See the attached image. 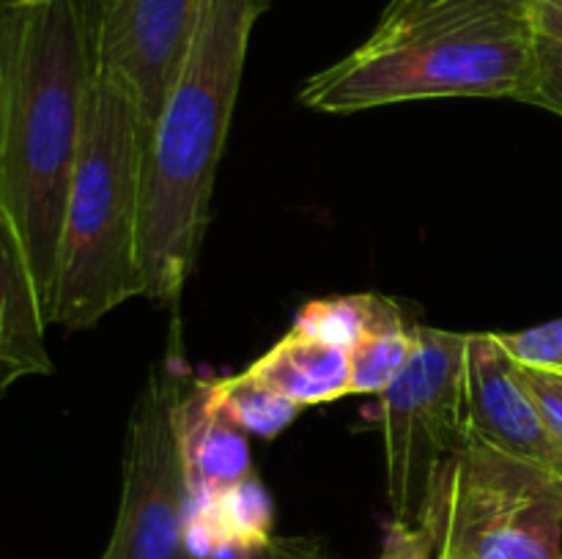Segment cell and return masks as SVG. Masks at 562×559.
Here are the masks:
<instances>
[{
    "mask_svg": "<svg viewBox=\"0 0 562 559\" xmlns=\"http://www.w3.org/2000/svg\"><path fill=\"white\" fill-rule=\"evenodd\" d=\"M434 559H560L562 482L467 442L439 471L420 521Z\"/></svg>",
    "mask_w": 562,
    "mask_h": 559,
    "instance_id": "5b68a950",
    "label": "cell"
},
{
    "mask_svg": "<svg viewBox=\"0 0 562 559\" xmlns=\"http://www.w3.org/2000/svg\"><path fill=\"white\" fill-rule=\"evenodd\" d=\"M467 442L486 444L562 482V442L494 332H470L464 351Z\"/></svg>",
    "mask_w": 562,
    "mask_h": 559,
    "instance_id": "9c48e42d",
    "label": "cell"
},
{
    "mask_svg": "<svg viewBox=\"0 0 562 559\" xmlns=\"http://www.w3.org/2000/svg\"><path fill=\"white\" fill-rule=\"evenodd\" d=\"M538 53H541V69L527 104H536L562 118V49L538 36Z\"/></svg>",
    "mask_w": 562,
    "mask_h": 559,
    "instance_id": "ac0fdd59",
    "label": "cell"
},
{
    "mask_svg": "<svg viewBox=\"0 0 562 559\" xmlns=\"http://www.w3.org/2000/svg\"><path fill=\"white\" fill-rule=\"evenodd\" d=\"M176 436L184 464L190 502L236 486L256 475L247 447V433L239 431L209 395V381H192L179 389L173 406Z\"/></svg>",
    "mask_w": 562,
    "mask_h": 559,
    "instance_id": "30bf717a",
    "label": "cell"
},
{
    "mask_svg": "<svg viewBox=\"0 0 562 559\" xmlns=\"http://www.w3.org/2000/svg\"><path fill=\"white\" fill-rule=\"evenodd\" d=\"M269 0H203L181 69L143 153V296L176 305L195 269L214 179L245 77L247 49Z\"/></svg>",
    "mask_w": 562,
    "mask_h": 559,
    "instance_id": "3957f363",
    "label": "cell"
},
{
    "mask_svg": "<svg viewBox=\"0 0 562 559\" xmlns=\"http://www.w3.org/2000/svg\"><path fill=\"white\" fill-rule=\"evenodd\" d=\"M467 334L417 323L409 362L379 395L387 499L395 521H420L439 471L467 444Z\"/></svg>",
    "mask_w": 562,
    "mask_h": 559,
    "instance_id": "8992f818",
    "label": "cell"
},
{
    "mask_svg": "<svg viewBox=\"0 0 562 559\" xmlns=\"http://www.w3.org/2000/svg\"><path fill=\"white\" fill-rule=\"evenodd\" d=\"M209 395L214 406L234 422L247 436L274 438L280 431L291 425L300 417L302 406L291 398L280 395L250 370H241L228 378H214L209 381Z\"/></svg>",
    "mask_w": 562,
    "mask_h": 559,
    "instance_id": "9a60e30c",
    "label": "cell"
},
{
    "mask_svg": "<svg viewBox=\"0 0 562 559\" xmlns=\"http://www.w3.org/2000/svg\"><path fill=\"white\" fill-rule=\"evenodd\" d=\"M499 345L510 354V360L521 367H536V370L562 373V318L538 323L521 332H494Z\"/></svg>",
    "mask_w": 562,
    "mask_h": 559,
    "instance_id": "e0dca14e",
    "label": "cell"
},
{
    "mask_svg": "<svg viewBox=\"0 0 562 559\" xmlns=\"http://www.w3.org/2000/svg\"><path fill=\"white\" fill-rule=\"evenodd\" d=\"M234 559H329L322 543L313 537H269L263 546Z\"/></svg>",
    "mask_w": 562,
    "mask_h": 559,
    "instance_id": "44dd1931",
    "label": "cell"
},
{
    "mask_svg": "<svg viewBox=\"0 0 562 559\" xmlns=\"http://www.w3.org/2000/svg\"><path fill=\"white\" fill-rule=\"evenodd\" d=\"M99 11L102 0H0V223L49 327Z\"/></svg>",
    "mask_w": 562,
    "mask_h": 559,
    "instance_id": "6da1fadb",
    "label": "cell"
},
{
    "mask_svg": "<svg viewBox=\"0 0 562 559\" xmlns=\"http://www.w3.org/2000/svg\"><path fill=\"white\" fill-rule=\"evenodd\" d=\"M532 20H536L538 36L562 49V0H536Z\"/></svg>",
    "mask_w": 562,
    "mask_h": 559,
    "instance_id": "7402d4cb",
    "label": "cell"
},
{
    "mask_svg": "<svg viewBox=\"0 0 562 559\" xmlns=\"http://www.w3.org/2000/svg\"><path fill=\"white\" fill-rule=\"evenodd\" d=\"M272 535V499L256 475L223 491L190 502L187 546L195 559L220 551L239 554L263 546Z\"/></svg>",
    "mask_w": 562,
    "mask_h": 559,
    "instance_id": "4fadbf2b",
    "label": "cell"
},
{
    "mask_svg": "<svg viewBox=\"0 0 562 559\" xmlns=\"http://www.w3.org/2000/svg\"><path fill=\"white\" fill-rule=\"evenodd\" d=\"M521 376H525L527 387L536 395L538 406H541V411L547 414L549 425L554 427V433H558V438L562 442V373L521 367Z\"/></svg>",
    "mask_w": 562,
    "mask_h": 559,
    "instance_id": "ffe728a7",
    "label": "cell"
},
{
    "mask_svg": "<svg viewBox=\"0 0 562 559\" xmlns=\"http://www.w3.org/2000/svg\"><path fill=\"white\" fill-rule=\"evenodd\" d=\"M47 327L14 239L0 223V398L22 378L53 373Z\"/></svg>",
    "mask_w": 562,
    "mask_h": 559,
    "instance_id": "8fae6325",
    "label": "cell"
},
{
    "mask_svg": "<svg viewBox=\"0 0 562 559\" xmlns=\"http://www.w3.org/2000/svg\"><path fill=\"white\" fill-rule=\"evenodd\" d=\"M179 389L176 378L148 373L132 406L119 515L99 559H195L187 546L190 488L173 422Z\"/></svg>",
    "mask_w": 562,
    "mask_h": 559,
    "instance_id": "52a82bcc",
    "label": "cell"
},
{
    "mask_svg": "<svg viewBox=\"0 0 562 559\" xmlns=\"http://www.w3.org/2000/svg\"><path fill=\"white\" fill-rule=\"evenodd\" d=\"M415 327L406 318L368 332L355 349L351 360L349 395H382L398 378L415 349Z\"/></svg>",
    "mask_w": 562,
    "mask_h": 559,
    "instance_id": "2e32d148",
    "label": "cell"
},
{
    "mask_svg": "<svg viewBox=\"0 0 562 559\" xmlns=\"http://www.w3.org/2000/svg\"><path fill=\"white\" fill-rule=\"evenodd\" d=\"M201 9L203 0H102L99 69L135 102L146 146L190 49Z\"/></svg>",
    "mask_w": 562,
    "mask_h": 559,
    "instance_id": "ba28073f",
    "label": "cell"
},
{
    "mask_svg": "<svg viewBox=\"0 0 562 559\" xmlns=\"http://www.w3.org/2000/svg\"><path fill=\"white\" fill-rule=\"evenodd\" d=\"M376 559H434V537L426 524L390 521L382 554Z\"/></svg>",
    "mask_w": 562,
    "mask_h": 559,
    "instance_id": "d6986e66",
    "label": "cell"
},
{
    "mask_svg": "<svg viewBox=\"0 0 562 559\" xmlns=\"http://www.w3.org/2000/svg\"><path fill=\"white\" fill-rule=\"evenodd\" d=\"M247 370L302 409L344 398L351 384L349 351L300 329H289V334H283Z\"/></svg>",
    "mask_w": 562,
    "mask_h": 559,
    "instance_id": "7c38bea8",
    "label": "cell"
},
{
    "mask_svg": "<svg viewBox=\"0 0 562 559\" xmlns=\"http://www.w3.org/2000/svg\"><path fill=\"white\" fill-rule=\"evenodd\" d=\"M146 129L130 93L97 66L69 181L53 323L91 329L143 296L140 197Z\"/></svg>",
    "mask_w": 562,
    "mask_h": 559,
    "instance_id": "277c9868",
    "label": "cell"
},
{
    "mask_svg": "<svg viewBox=\"0 0 562 559\" xmlns=\"http://www.w3.org/2000/svg\"><path fill=\"white\" fill-rule=\"evenodd\" d=\"M560 559H562V554H560Z\"/></svg>",
    "mask_w": 562,
    "mask_h": 559,
    "instance_id": "603a6c76",
    "label": "cell"
},
{
    "mask_svg": "<svg viewBox=\"0 0 562 559\" xmlns=\"http://www.w3.org/2000/svg\"><path fill=\"white\" fill-rule=\"evenodd\" d=\"M536 0H390L371 36L307 77L300 104L362 113L426 99L527 104L541 69Z\"/></svg>",
    "mask_w": 562,
    "mask_h": 559,
    "instance_id": "7a4b0ae2",
    "label": "cell"
},
{
    "mask_svg": "<svg viewBox=\"0 0 562 559\" xmlns=\"http://www.w3.org/2000/svg\"><path fill=\"white\" fill-rule=\"evenodd\" d=\"M404 312L393 299L379 294H349L313 299L296 312L294 327L311 338L351 351L368 332L401 321Z\"/></svg>",
    "mask_w": 562,
    "mask_h": 559,
    "instance_id": "5bb4252c",
    "label": "cell"
}]
</instances>
